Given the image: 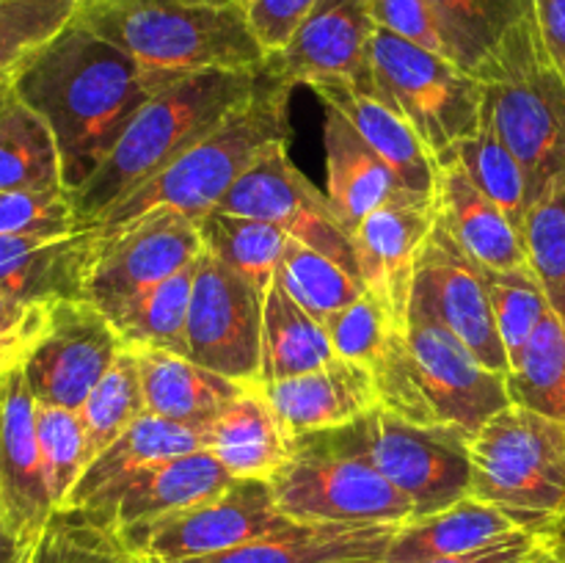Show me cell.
Returning a JSON list of instances; mask_svg holds the SVG:
<instances>
[{
  "mask_svg": "<svg viewBox=\"0 0 565 563\" xmlns=\"http://www.w3.org/2000/svg\"><path fill=\"white\" fill-rule=\"evenodd\" d=\"M11 88L53 130L70 191L92 180L152 97L136 61L75 17L28 59Z\"/></svg>",
  "mask_w": 565,
  "mask_h": 563,
  "instance_id": "1",
  "label": "cell"
},
{
  "mask_svg": "<svg viewBox=\"0 0 565 563\" xmlns=\"http://www.w3.org/2000/svg\"><path fill=\"white\" fill-rule=\"evenodd\" d=\"M75 20L125 50L149 92L204 70H263L241 0H77Z\"/></svg>",
  "mask_w": 565,
  "mask_h": 563,
  "instance_id": "2",
  "label": "cell"
},
{
  "mask_svg": "<svg viewBox=\"0 0 565 563\" xmlns=\"http://www.w3.org/2000/svg\"><path fill=\"white\" fill-rule=\"evenodd\" d=\"M263 70H204L154 92L132 116L92 180L75 193L83 224L94 226L110 208L174 163L224 116L265 83Z\"/></svg>",
  "mask_w": 565,
  "mask_h": 563,
  "instance_id": "3",
  "label": "cell"
},
{
  "mask_svg": "<svg viewBox=\"0 0 565 563\" xmlns=\"http://www.w3.org/2000/svg\"><path fill=\"white\" fill-rule=\"evenodd\" d=\"M483 121L516 155L530 208L565 185V81L541 42L530 11L480 66Z\"/></svg>",
  "mask_w": 565,
  "mask_h": 563,
  "instance_id": "4",
  "label": "cell"
},
{
  "mask_svg": "<svg viewBox=\"0 0 565 563\" xmlns=\"http://www.w3.org/2000/svg\"><path fill=\"white\" fill-rule=\"evenodd\" d=\"M274 144H290V86L268 75L246 103L94 226H119L154 208L202 221Z\"/></svg>",
  "mask_w": 565,
  "mask_h": 563,
  "instance_id": "5",
  "label": "cell"
},
{
  "mask_svg": "<svg viewBox=\"0 0 565 563\" xmlns=\"http://www.w3.org/2000/svg\"><path fill=\"white\" fill-rule=\"evenodd\" d=\"M469 497L550 541L565 513V425L508 406L469 436Z\"/></svg>",
  "mask_w": 565,
  "mask_h": 563,
  "instance_id": "6",
  "label": "cell"
},
{
  "mask_svg": "<svg viewBox=\"0 0 565 563\" xmlns=\"http://www.w3.org/2000/svg\"><path fill=\"white\" fill-rule=\"evenodd\" d=\"M279 511L307 524H406L414 508L356 445L334 431L298 436L268 480Z\"/></svg>",
  "mask_w": 565,
  "mask_h": 563,
  "instance_id": "7",
  "label": "cell"
},
{
  "mask_svg": "<svg viewBox=\"0 0 565 563\" xmlns=\"http://www.w3.org/2000/svg\"><path fill=\"white\" fill-rule=\"evenodd\" d=\"M370 61L379 92L406 116L439 166L483 121V83L445 55L375 28Z\"/></svg>",
  "mask_w": 565,
  "mask_h": 563,
  "instance_id": "8",
  "label": "cell"
},
{
  "mask_svg": "<svg viewBox=\"0 0 565 563\" xmlns=\"http://www.w3.org/2000/svg\"><path fill=\"white\" fill-rule=\"evenodd\" d=\"M340 434L412 502L414 519L469 497V436L452 425H419L375 406L356 423L342 425Z\"/></svg>",
  "mask_w": 565,
  "mask_h": 563,
  "instance_id": "9",
  "label": "cell"
},
{
  "mask_svg": "<svg viewBox=\"0 0 565 563\" xmlns=\"http://www.w3.org/2000/svg\"><path fill=\"white\" fill-rule=\"evenodd\" d=\"M99 246L86 282V301L114 318L127 301L188 268L204 252L199 221L154 208L119 226H97Z\"/></svg>",
  "mask_w": 565,
  "mask_h": 563,
  "instance_id": "10",
  "label": "cell"
},
{
  "mask_svg": "<svg viewBox=\"0 0 565 563\" xmlns=\"http://www.w3.org/2000/svg\"><path fill=\"white\" fill-rule=\"evenodd\" d=\"M265 293L202 252L188 307V357L237 384H259Z\"/></svg>",
  "mask_w": 565,
  "mask_h": 563,
  "instance_id": "11",
  "label": "cell"
},
{
  "mask_svg": "<svg viewBox=\"0 0 565 563\" xmlns=\"http://www.w3.org/2000/svg\"><path fill=\"white\" fill-rule=\"evenodd\" d=\"M268 480H235L210 500L166 513L154 522L125 530V541L141 561H191L248 544L290 528Z\"/></svg>",
  "mask_w": 565,
  "mask_h": 563,
  "instance_id": "12",
  "label": "cell"
},
{
  "mask_svg": "<svg viewBox=\"0 0 565 563\" xmlns=\"http://www.w3.org/2000/svg\"><path fill=\"white\" fill-rule=\"evenodd\" d=\"M215 210L268 221L285 230L292 241L315 248L359 276L353 237L331 208L329 196L290 160L287 144H274L257 163L230 188ZM362 282V279H359Z\"/></svg>",
  "mask_w": 565,
  "mask_h": 563,
  "instance_id": "13",
  "label": "cell"
},
{
  "mask_svg": "<svg viewBox=\"0 0 565 563\" xmlns=\"http://www.w3.org/2000/svg\"><path fill=\"white\" fill-rule=\"evenodd\" d=\"M408 315H425L445 323L480 362L497 373H511L508 351L491 312L483 265L475 263L436 219L417 259Z\"/></svg>",
  "mask_w": 565,
  "mask_h": 563,
  "instance_id": "14",
  "label": "cell"
},
{
  "mask_svg": "<svg viewBox=\"0 0 565 563\" xmlns=\"http://www.w3.org/2000/svg\"><path fill=\"white\" fill-rule=\"evenodd\" d=\"M114 323L86 298L53 304L44 340L22 368L36 403L81 408L121 351Z\"/></svg>",
  "mask_w": 565,
  "mask_h": 563,
  "instance_id": "15",
  "label": "cell"
},
{
  "mask_svg": "<svg viewBox=\"0 0 565 563\" xmlns=\"http://www.w3.org/2000/svg\"><path fill=\"white\" fill-rule=\"evenodd\" d=\"M406 337L439 425L475 436L497 412L513 406L505 373L486 368L445 323L408 315Z\"/></svg>",
  "mask_w": 565,
  "mask_h": 563,
  "instance_id": "16",
  "label": "cell"
},
{
  "mask_svg": "<svg viewBox=\"0 0 565 563\" xmlns=\"http://www.w3.org/2000/svg\"><path fill=\"white\" fill-rule=\"evenodd\" d=\"M373 31L367 0H318L290 44L268 55L265 72L290 88L342 81L381 94L370 61Z\"/></svg>",
  "mask_w": 565,
  "mask_h": 563,
  "instance_id": "17",
  "label": "cell"
},
{
  "mask_svg": "<svg viewBox=\"0 0 565 563\" xmlns=\"http://www.w3.org/2000/svg\"><path fill=\"white\" fill-rule=\"evenodd\" d=\"M436 196L408 191L406 196L373 210L353 232L359 279L364 293L381 304L397 329H408L417 259L434 232Z\"/></svg>",
  "mask_w": 565,
  "mask_h": 563,
  "instance_id": "18",
  "label": "cell"
},
{
  "mask_svg": "<svg viewBox=\"0 0 565 563\" xmlns=\"http://www.w3.org/2000/svg\"><path fill=\"white\" fill-rule=\"evenodd\" d=\"M0 511L31 544L55 511L36 439V397L22 370L0 379Z\"/></svg>",
  "mask_w": 565,
  "mask_h": 563,
  "instance_id": "19",
  "label": "cell"
},
{
  "mask_svg": "<svg viewBox=\"0 0 565 563\" xmlns=\"http://www.w3.org/2000/svg\"><path fill=\"white\" fill-rule=\"evenodd\" d=\"M235 480L230 469L204 447V450L185 453L180 458H169V461L127 475L103 500L94 502L92 508H77V511L92 513L99 522L125 533L138 524L154 522L166 513L210 500L230 489Z\"/></svg>",
  "mask_w": 565,
  "mask_h": 563,
  "instance_id": "20",
  "label": "cell"
},
{
  "mask_svg": "<svg viewBox=\"0 0 565 563\" xmlns=\"http://www.w3.org/2000/svg\"><path fill=\"white\" fill-rule=\"evenodd\" d=\"M263 386L281 423L296 439L351 425L379 406L373 375L367 373V368L340 357L309 373Z\"/></svg>",
  "mask_w": 565,
  "mask_h": 563,
  "instance_id": "21",
  "label": "cell"
},
{
  "mask_svg": "<svg viewBox=\"0 0 565 563\" xmlns=\"http://www.w3.org/2000/svg\"><path fill=\"white\" fill-rule=\"evenodd\" d=\"M97 246V226L53 237L0 235V290L50 304L83 298Z\"/></svg>",
  "mask_w": 565,
  "mask_h": 563,
  "instance_id": "22",
  "label": "cell"
},
{
  "mask_svg": "<svg viewBox=\"0 0 565 563\" xmlns=\"http://www.w3.org/2000/svg\"><path fill=\"white\" fill-rule=\"evenodd\" d=\"M323 149L326 196L351 237L373 210L408 193V188H403L384 158L364 141L362 132L334 105H326Z\"/></svg>",
  "mask_w": 565,
  "mask_h": 563,
  "instance_id": "23",
  "label": "cell"
},
{
  "mask_svg": "<svg viewBox=\"0 0 565 563\" xmlns=\"http://www.w3.org/2000/svg\"><path fill=\"white\" fill-rule=\"evenodd\" d=\"M296 436L281 423L263 384L241 392L210 423L207 450L237 480H270L296 450Z\"/></svg>",
  "mask_w": 565,
  "mask_h": 563,
  "instance_id": "24",
  "label": "cell"
},
{
  "mask_svg": "<svg viewBox=\"0 0 565 563\" xmlns=\"http://www.w3.org/2000/svg\"><path fill=\"white\" fill-rule=\"evenodd\" d=\"M326 105H334L337 110L351 119V125L362 132L364 141L384 158L403 182V188L423 196H436L439 185V160L430 155L423 138L417 136L406 116L384 97V94L362 92L351 83H320L312 88Z\"/></svg>",
  "mask_w": 565,
  "mask_h": 563,
  "instance_id": "25",
  "label": "cell"
},
{
  "mask_svg": "<svg viewBox=\"0 0 565 563\" xmlns=\"http://www.w3.org/2000/svg\"><path fill=\"white\" fill-rule=\"evenodd\" d=\"M401 524H307L290 528L232 546L207 557L171 563H345L384 561L392 535ZM160 563V561H138Z\"/></svg>",
  "mask_w": 565,
  "mask_h": 563,
  "instance_id": "26",
  "label": "cell"
},
{
  "mask_svg": "<svg viewBox=\"0 0 565 563\" xmlns=\"http://www.w3.org/2000/svg\"><path fill=\"white\" fill-rule=\"evenodd\" d=\"M436 208L439 224L483 268L513 270L530 265L522 232L469 180L456 160L439 166Z\"/></svg>",
  "mask_w": 565,
  "mask_h": 563,
  "instance_id": "27",
  "label": "cell"
},
{
  "mask_svg": "<svg viewBox=\"0 0 565 563\" xmlns=\"http://www.w3.org/2000/svg\"><path fill=\"white\" fill-rule=\"evenodd\" d=\"M210 442V425L177 423V419L141 414L121 436H116L86 469L61 508H92L103 500L127 475L152 464L180 458L185 453L204 450Z\"/></svg>",
  "mask_w": 565,
  "mask_h": 563,
  "instance_id": "28",
  "label": "cell"
},
{
  "mask_svg": "<svg viewBox=\"0 0 565 563\" xmlns=\"http://www.w3.org/2000/svg\"><path fill=\"white\" fill-rule=\"evenodd\" d=\"M132 351L141 370L147 412L158 417L210 425L243 386L182 353L158 351V348H132Z\"/></svg>",
  "mask_w": 565,
  "mask_h": 563,
  "instance_id": "29",
  "label": "cell"
},
{
  "mask_svg": "<svg viewBox=\"0 0 565 563\" xmlns=\"http://www.w3.org/2000/svg\"><path fill=\"white\" fill-rule=\"evenodd\" d=\"M516 530L522 528H516L500 508L463 497L445 511L401 524L386 546L384 563H425L436 557L467 555Z\"/></svg>",
  "mask_w": 565,
  "mask_h": 563,
  "instance_id": "30",
  "label": "cell"
},
{
  "mask_svg": "<svg viewBox=\"0 0 565 563\" xmlns=\"http://www.w3.org/2000/svg\"><path fill=\"white\" fill-rule=\"evenodd\" d=\"M334 357L337 353L323 323H318L301 304H296V298L274 276L263 301L259 384H274V381L309 373Z\"/></svg>",
  "mask_w": 565,
  "mask_h": 563,
  "instance_id": "31",
  "label": "cell"
},
{
  "mask_svg": "<svg viewBox=\"0 0 565 563\" xmlns=\"http://www.w3.org/2000/svg\"><path fill=\"white\" fill-rule=\"evenodd\" d=\"M445 55L469 75L497 53L508 33L533 11V0H428Z\"/></svg>",
  "mask_w": 565,
  "mask_h": 563,
  "instance_id": "32",
  "label": "cell"
},
{
  "mask_svg": "<svg viewBox=\"0 0 565 563\" xmlns=\"http://www.w3.org/2000/svg\"><path fill=\"white\" fill-rule=\"evenodd\" d=\"M55 185H64V174L53 130L11 88L0 108V193Z\"/></svg>",
  "mask_w": 565,
  "mask_h": 563,
  "instance_id": "33",
  "label": "cell"
},
{
  "mask_svg": "<svg viewBox=\"0 0 565 563\" xmlns=\"http://www.w3.org/2000/svg\"><path fill=\"white\" fill-rule=\"evenodd\" d=\"M193 274L196 263L127 301L125 309L110 318L116 334L121 337V346L158 348V351L188 357V307H191Z\"/></svg>",
  "mask_w": 565,
  "mask_h": 563,
  "instance_id": "34",
  "label": "cell"
},
{
  "mask_svg": "<svg viewBox=\"0 0 565 563\" xmlns=\"http://www.w3.org/2000/svg\"><path fill=\"white\" fill-rule=\"evenodd\" d=\"M199 232H202L204 252L252 279L263 293L274 282L276 265L290 241V235L276 224L248 215L221 213V210L204 215L199 221Z\"/></svg>",
  "mask_w": 565,
  "mask_h": 563,
  "instance_id": "35",
  "label": "cell"
},
{
  "mask_svg": "<svg viewBox=\"0 0 565 563\" xmlns=\"http://www.w3.org/2000/svg\"><path fill=\"white\" fill-rule=\"evenodd\" d=\"M505 379L513 406L565 425V326L555 312L544 315Z\"/></svg>",
  "mask_w": 565,
  "mask_h": 563,
  "instance_id": "36",
  "label": "cell"
},
{
  "mask_svg": "<svg viewBox=\"0 0 565 563\" xmlns=\"http://www.w3.org/2000/svg\"><path fill=\"white\" fill-rule=\"evenodd\" d=\"M447 160H456L469 180L513 221L519 232L524 235L530 213L527 199V177H524L522 163L516 155L505 147L494 127L489 121H480V130L472 138L458 144ZM445 160V163H447Z\"/></svg>",
  "mask_w": 565,
  "mask_h": 563,
  "instance_id": "37",
  "label": "cell"
},
{
  "mask_svg": "<svg viewBox=\"0 0 565 563\" xmlns=\"http://www.w3.org/2000/svg\"><path fill=\"white\" fill-rule=\"evenodd\" d=\"M276 279L318 323H326L331 315L351 307L364 296V285L359 282V276L292 237L287 241L279 265H276Z\"/></svg>",
  "mask_w": 565,
  "mask_h": 563,
  "instance_id": "38",
  "label": "cell"
},
{
  "mask_svg": "<svg viewBox=\"0 0 565 563\" xmlns=\"http://www.w3.org/2000/svg\"><path fill=\"white\" fill-rule=\"evenodd\" d=\"M88 439V464L116 439L125 434L141 414H147L141 386V370L132 348H121L108 373L103 375L92 395L77 408ZM86 464V467H88Z\"/></svg>",
  "mask_w": 565,
  "mask_h": 563,
  "instance_id": "39",
  "label": "cell"
},
{
  "mask_svg": "<svg viewBox=\"0 0 565 563\" xmlns=\"http://www.w3.org/2000/svg\"><path fill=\"white\" fill-rule=\"evenodd\" d=\"M125 535L77 508H55L31 552V563H138Z\"/></svg>",
  "mask_w": 565,
  "mask_h": 563,
  "instance_id": "40",
  "label": "cell"
},
{
  "mask_svg": "<svg viewBox=\"0 0 565 563\" xmlns=\"http://www.w3.org/2000/svg\"><path fill=\"white\" fill-rule=\"evenodd\" d=\"M77 0H3L0 3V86H11L39 47L64 31Z\"/></svg>",
  "mask_w": 565,
  "mask_h": 563,
  "instance_id": "41",
  "label": "cell"
},
{
  "mask_svg": "<svg viewBox=\"0 0 565 563\" xmlns=\"http://www.w3.org/2000/svg\"><path fill=\"white\" fill-rule=\"evenodd\" d=\"M483 276L486 287H489L497 331H500V340L505 346L508 362L513 370L544 315L552 312L550 301H546L544 287H541L539 276L533 274L530 265L513 270L483 268Z\"/></svg>",
  "mask_w": 565,
  "mask_h": 563,
  "instance_id": "42",
  "label": "cell"
},
{
  "mask_svg": "<svg viewBox=\"0 0 565 563\" xmlns=\"http://www.w3.org/2000/svg\"><path fill=\"white\" fill-rule=\"evenodd\" d=\"M36 439L55 508L64 506L88 464V439L75 408L36 403Z\"/></svg>",
  "mask_w": 565,
  "mask_h": 563,
  "instance_id": "43",
  "label": "cell"
},
{
  "mask_svg": "<svg viewBox=\"0 0 565 563\" xmlns=\"http://www.w3.org/2000/svg\"><path fill=\"white\" fill-rule=\"evenodd\" d=\"M524 246L550 309L565 326V185L530 208Z\"/></svg>",
  "mask_w": 565,
  "mask_h": 563,
  "instance_id": "44",
  "label": "cell"
},
{
  "mask_svg": "<svg viewBox=\"0 0 565 563\" xmlns=\"http://www.w3.org/2000/svg\"><path fill=\"white\" fill-rule=\"evenodd\" d=\"M86 230L66 185L0 193V235L53 237Z\"/></svg>",
  "mask_w": 565,
  "mask_h": 563,
  "instance_id": "45",
  "label": "cell"
},
{
  "mask_svg": "<svg viewBox=\"0 0 565 563\" xmlns=\"http://www.w3.org/2000/svg\"><path fill=\"white\" fill-rule=\"evenodd\" d=\"M53 304L28 301L0 290V379L25 368L31 353L47 334Z\"/></svg>",
  "mask_w": 565,
  "mask_h": 563,
  "instance_id": "46",
  "label": "cell"
},
{
  "mask_svg": "<svg viewBox=\"0 0 565 563\" xmlns=\"http://www.w3.org/2000/svg\"><path fill=\"white\" fill-rule=\"evenodd\" d=\"M323 329L326 334H329L331 348H334L337 357L348 359V362L364 364L381 346H384V340L397 329V326L395 320L381 309V304L364 293L356 304L331 315L323 323Z\"/></svg>",
  "mask_w": 565,
  "mask_h": 563,
  "instance_id": "47",
  "label": "cell"
},
{
  "mask_svg": "<svg viewBox=\"0 0 565 563\" xmlns=\"http://www.w3.org/2000/svg\"><path fill=\"white\" fill-rule=\"evenodd\" d=\"M248 28L265 55H276L290 44L301 22L318 0H241Z\"/></svg>",
  "mask_w": 565,
  "mask_h": 563,
  "instance_id": "48",
  "label": "cell"
},
{
  "mask_svg": "<svg viewBox=\"0 0 565 563\" xmlns=\"http://www.w3.org/2000/svg\"><path fill=\"white\" fill-rule=\"evenodd\" d=\"M367 11L373 17V25L381 31H390L419 47L445 55V42H441L428 0H367Z\"/></svg>",
  "mask_w": 565,
  "mask_h": 563,
  "instance_id": "49",
  "label": "cell"
},
{
  "mask_svg": "<svg viewBox=\"0 0 565 563\" xmlns=\"http://www.w3.org/2000/svg\"><path fill=\"white\" fill-rule=\"evenodd\" d=\"M550 555V544L541 535L527 533V530H516V533L505 535V539L494 541L489 546H480L475 552H467V555L436 557V561L425 563H541Z\"/></svg>",
  "mask_w": 565,
  "mask_h": 563,
  "instance_id": "50",
  "label": "cell"
},
{
  "mask_svg": "<svg viewBox=\"0 0 565 563\" xmlns=\"http://www.w3.org/2000/svg\"><path fill=\"white\" fill-rule=\"evenodd\" d=\"M533 11L546 55L565 81V0H533Z\"/></svg>",
  "mask_w": 565,
  "mask_h": 563,
  "instance_id": "51",
  "label": "cell"
},
{
  "mask_svg": "<svg viewBox=\"0 0 565 563\" xmlns=\"http://www.w3.org/2000/svg\"><path fill=\"white\" fill-rule=\"evenodd\" d=\"M33 544L22 539L14 528L9 524V519L0 511V563H28L31 557Z\"/></svg>",
  "mask_w": 565,
  "mask_h": 563,
  "instance_id": "52",
  "label": "cell"
},
{
  "mask_svg": "<svg viewBox=\"0 0 565 563\" xmlns=\"http://www.w3.org/2000/svg\"><path fill=\"white\" fill-rule=\"evenodd\" d=\"M563 541H565V513H563V519H561V524H557V528H555V533H552L550 535V541H546V544H563Z\"/></svg>",
  "mask_w": 565,
  "mask_h": 563,
  "instance_id": "53",
  "label": "cell"
},
{
  "mask_svg": "<svg viewBox=\"0 0 565 563\" xmlns=\"http://www.w3.org/2000/svg\"><path fill=\"white\" fill-rule=\"evenodd\" d=\"M550 550H552V555L561 557V561H565V541H563V544H552Z\"/></svg>",
  "mask_w": 565,
  "mask_h": 563,
  "instance_id": "54",
  "label": "cell"
},
{
  "mask_svg": "<svg viewBox=\"0 0 565 563\" xmlns=\"http://www.w3.org/2000/svg\"><path fill=\"white\" fill-rule=\"evenodd\" d=\"M9 94H11V86H0V108H3V103L9 99Z\"/></svg>",
  "mask_w": 565,
  "mask_h": 563,
  "instance_id": "55",
  "label": "cell"
},
{
  "mask_svg": "<svg viewBox=\"0 0 565 563\" xmlns=\"http://www.w3.org/2000/svg\"><path fill=\"white\" fill-rule=\"evenodd\" d=\"M541 563H565V561H561V557H555V555H550L546 561H541Z\"/></svg>",
  "mask_w": 565,
  "mask_h": 563,
  "instance_id": "56",
  "label": "cell"
},
{
  "mask_svg": "<svg viewBox=\"0 0 565 563\" xmlns=\"http://www.w3.org/2000/svg\"><path fill=\"white\" fill-rule=\"evenodd\" d=\"M345 563H384V561H345Z\"/></svg>",
  "mask_w": 565,
  "mask_h": 563,
  "instance_id": "57",
  "label": "cell"
},
{
  "mask_svg": "<svg viewBox=\"0 0 565 563\" xmlns=\"http://www.w3.org/2000/svg\"><path fill=\"white\" fill-rule=\"evenodd\" d=\"M28 563H31V557H28Z\"/></svg>",
  "mask_w": 565,
  "mask_h": 563,
  "instance_id": "58",
  "label": "cell"
},
{
  "mask_svg": "<svg viewBox=\"0 0 565 563\" xmlns=\"http://www.w3.org/2000/svg\"><path fill=\"white\" fill-rule=\"evenodd\" d=\"M0 3H3V0H0Z\"/></svg>",
  "mask_w": 565,
  "mask_h": 563,
  "instance_id": "59",
  "label": "cell"
}]
</instances>
